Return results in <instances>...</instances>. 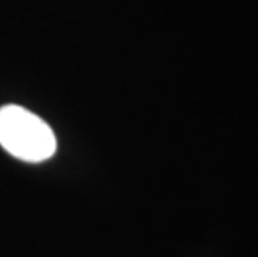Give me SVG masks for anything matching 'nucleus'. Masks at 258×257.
Segmentation results:
<instances>
[{
  "label": "nucleus",
  "instance_id": "nucleus-1",
  "mask_svg": "<svg viewBox=\"0 0 258 257\" xmlns=\"http://www.w3.org/2000/svg\"><path fill=\"white\" fill-rule=\"evenodd\" d=\"M0 145L20 161L43 162L55 154L57 139L43 119L9 104L0 107Z\"/></svg>",
  "mask_w": 258,
  "mask_h": 257
}]
</instances>
